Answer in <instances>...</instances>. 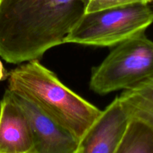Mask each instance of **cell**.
<instances>
[{"label":"cell","instance_id":"6","mask_svg":"<svg viewBox=\"0 0 153 153\" xmlns=\"http://www.w3.org/2000/svg\"><path fill=\"white\" fill-rule=\"evenodd\" d=\"M131 119L117 97L81 139L78 153H115Z\"/></svg>","mask_w":153,"mask_h":153},{"label":"cell","instance_id":"12","mask_svg":"<svg viewBox=\"0 0 153 153\" xmlns=\"http://www.w3.org/2000/svg\"><path fill=\"white\" fill-rule=\"evenodd\" d=\"M150 3H152V4H153V0H151V1H150Z\"/></svg>","mask_w":153,"mask_h":153},{"label":"cell","instance_id":"3","mask_svg":"<svg viewBox=\"0 0 153 153\" xmlns=\"http://www.w3.org/2000/svg\"><path fill=\"white\" fill-rule=\"evenodd\" d=\"M150 80H153V41L142 32L114 46L93 70L89 86L94 92L104 95Z\"/></svg>","mask_w":153,"mask_h":153},{"label":"cell","instance_id":"4","mask_svg":"<svg viewBox=\"0 0 153 153\" xmlns=\"http://www.w3.org/2000/svg\"><path fill=\"white\" fill-rule=\"evenodd\" d=\"M153 22L148 4H134L86 13L74 25L64 43L111 47L145 32Z\"/></svg>","mask_w":153,"mask_h":153},{"label":"cell","instance_id":"5","mask_svg":"<svg viewBox=\"0 0 153 153\" xmlns=\"http://www.w3.org/2000/svg\"><path fill=\"white\" fill-rule=\"evenodd\" d=\"M13 94L25 111L31 126L32 147L28 153L79 152V139L29 100Z\"/></svg>","mask_w":153,"mask_h":153},{"label":"cell","instance_id":"13","mask_svg":"<svg viewBox=\"0 0 153 153\" xmlns=\"http://www.w3.org/2000/svg\"><path fill=\"white\" fill-rule=\"evenodd\" d=\"M1 1V0H0V1Z\"/></svg>","mask_w":153,"mask_h":153},{"label":"cell","instance_id":"1","mask_svg":"<svg viewBox=\"0 0 153 153\" xmlns=\"http://www.w3.org/2000/svg\"><path fill=\"white\" fill-rule=\"evenodd\" d=\"M85 13L84 0H1L0 56L11 64L38 60L64 43Z\"/></svg>","mask_w":153,"mask_h":153},{"label":"cell","instance_id":"9","mask_svg":"<svg viewBox=\"0 0 153 153\" xmlns=\"http://www.w3.org/2000/svg\"><path fill=\"white\" fill-rule=\"evenodd\" d=\"M115 153H153V128L144 121L131 117Z\"/></svg>","mask_w":153,"mask_h":153},{"label":"cell","instance_id":"2","mask_svg":"<svg viewBox=\"0 0 153 153\" xmlns=\"http://www.w3.org/2000/svg\"><path fill=\"white\" fill-rule=\"evenodd\" d=\"M8 90L29 100L79 140L102 112L64 85L38 60L10 71Z\"/></svg>","mask_w":153,"mask_h":153},{"label":"cell","instance_id":"11","mask_svg":"<svg viewBox=\"0 0 153 153\" xmlns=\"http://www.w3.org/2000/svg\"><path fill=\"white\" fill-rule=\"evenodd\" d=\"M7 77H8V73L6 72L2 63L0 61V82L6 79Z\"/></svg>","mask_w":153,"mask_h":153},{"label":"cell","instance_id":"10","mask_svg":"<svg viewBox=\"0 0 153 153\" xmlns=\"http://www.w3.org/2000/svg\"><path fill=\"white\" fill-rule=\"evenodd\" d=\"M150 1L151 0H84L85 13L134 4H149Z\"/></svg>","mask_w":153,"mask_h":153},{"label":"cell","instance_id":"7","mask_svg":"<svg viewBox=\"0 0 153 153\" xmlns=\"http://www.w3.org/2000/svg\"><path fill=\"white\" fill-rule=\"evenodd\" d=\"M32 147L29 121L8 89L0 101V153H28Z\"/></svg>","mask_w":153,"mask_h":153},{"label":"cell","instance_id":"8","mask_svg":"<svg viewBox=\"0 0 153 153\" xmlns=\"http://www.w3.org/2000/svg\"><path fill=\"white\" fill-rule=\"evenodd\" d=\"M119 99L131 117L144 121L153 128V80L125 90Z\"/></svg>","mask_w":153,"mask_h":153}]
</instances>
